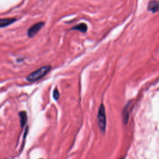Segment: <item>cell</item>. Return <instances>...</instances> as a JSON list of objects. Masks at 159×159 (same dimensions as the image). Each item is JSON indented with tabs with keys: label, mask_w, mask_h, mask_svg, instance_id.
I'll use <instances>...</instances> for the list:
<instances>
[{
	"label": "cell",
	"mask_w": 159,
	"mask_h": 159,
	"mask_svg": "<svg viewBox=\"0 0 159 159\" xmlns=\"http://www.w3.org/2000/svg\"><path fill=\"white\" fill-rule=\"evenodd\" d=\"M51 68L52 66L50 65H45L37 69V70L29 74L26 77L27 81L29 82H33L40 80L49 72V71L51 70Z\"/></svg>",
	"instance_id": "1"
},
{
	"label": "cell",
	"mask_w": 159,
	"mask_h": 159,
	"mask_svg": "<svg viewBox=\"0 0 159 159\" xmlns=\"http://www.w3.org/2000/svg\"><path fill=\"white\" fill-rule=\"evenodd\" d=\"M97 121L100 130L102 133H104L106 127V109L103 104H101L99 107L97 116Z\"/></svg>",
	"instance_id": "2"
},
{
	"label": "cell",
	"mask_w": 159,
	"mask_h": 159,
	"mask_svg": "<svg viewBox=\"0 0 159 159\" xmlns=\"http://www.w3.org/2000/svg\"><path fill=\"white\" fill-rule=\"evenodd\" d=\"M44 24H45L43 22H39L34 24L28 29L27 35L29 37H34L38 33V32L43 27Z\"/></svg>",
	"instance_id": "3"
},
{
	"label": "cell",
	"mask_w": 159,
	"mask_h": 159,
	"mask_svg": "<svg viewBox=\"0 0 159 159\" xmlns=\"http://www.w3.org/2000/svg\"><path fill=\"white\" fill-rule=\"evenodd\" d=\"M148 10L152 12L158 11L159 10V2L157 1H151L148 4Z\"/></svg>",
	"instance_id": "4"
},
{
	"label": "cell",
	"mask_w": 159,
	"mask_h": 159,
	"mask_svg": "<svg viewBox=\"0 0 159 159\" xmlns=\"http://www.w3.org/2000/svg\"><path fill=\"white\" fill-rule=\"evenodd\" d=\"M16 18H5V19H1L0 20V27H7L11 24L14 23L15 21H16Z\"/></svg>",
	"instance_id": "5"
},
{
	"label": "cell",
	"mask_w": 159,
	"mask_h": 159,
	"mask_svg": "<svg viewBox=\"0 0 159 159\" xmlns=\"http://www.w3.org/2000/svg\"><path fill=\"white\" fill-rule=\"evenodd\" d=\"M19 118H20V123L21 127H23L27 123V115L25 111H22L19 112Z\"/></svg>",
	"instance_id": "6"
},
{
	"label": "cell",
	"mask_w": 159,
	"mask_h": 159,
	"mask_svg": "<svg viewBox=\"0 0 159 159\" xmlns=\"http://www.w3.org/2000/svg\"><path fill=\"white\" fill-rule=\"evenodd\" d=\"M129 105H127L123 109L122 113V122L124 124H127L129 120Z\"/></svg>",
	"instance_id": "7"
},
{
	"label": "cell",
	"mask_w": 159,
	"mask_h": 159,
	"mask_svg": "<svg viewBox=\"0 0 159 159\" xmlns=\"http://www.w3.org/2000/svg\"><path fill=\"white\" fill-rule=\"evenodd\" d=\"M88 27L86 24L84 23H81L80 24H78L77 25L71 28L73 30H79L81 32H86L87 30Z\"/></svg>",
	"instance_id": "8"
},
{
	"label": "cell",
	"mask_w": 159,
	"mask_h": 159,
	"mask_svg": "<svg viewBox=\"0 0 159 159\" xmlns=\"http://www.w3.org/2000/svg\"><path fill=\"white\" fill-rule=\"evenodd\" d=\"M53 97L55 100H58L60 97V93L57 88H55L53 92Z\"/></svg>",
	"instance_id": "9"
}]
</instances>
